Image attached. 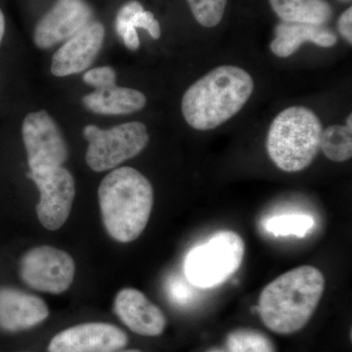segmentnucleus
<instances>
[{
	"label": "nucleus",
	"mask_w": 352,
	"mask_h": 352,
	"mask_svg": "<svg viewBox=\"0 0 352 352\" xmlns=\"http://www.w3.org/2000/svg\"><path fill=\"white\" fill-rule=\"evenodd\" d=\"M254 88V80L245 69L236 66L215 68L183 95V117L198 131L214 129L240 112Z\"/></svg>",
	"instance_id": "nucleus-2"
},
{
	"label": "nucleus",
	"mask_w": 352,
	"mask_h": 352,
	"mask_svg": "<svg viewBox=\"0 0 352 352\" xmlns=\"http://www.w3.org/2000/svg\"><path fill=\"white\" fill-rule=\"evenodd\" d=\"M104 39V25L100 22H90L56 51L52 58L51 73L59 78L82 73L98 56Z\"/></svg>",
	"instance_id": "nucleus-12"
},
{
	"label": "nucleus",
	"mask_w": 352,
	"mask_h": 352,
	"mask_svg": "<svg viewBox=\"0 0 352 352\" xmlns=\"http://www.w3.org/2000/svg\"><path fill=\"white\" fill-rule=\"evenodd\" d=\"M194 285L190 283L186 277L171 275L166 282V294L170 302L178 307H186L195 300L196 291Z\"/></svg>",
	"instance_id": "nucleus-22"
},
{
	"label": "nucleus",
	"mask_w": 352,
	"mask_h": 352,
	"mask_svg": "<svg viewBox=\"0 0 352 352\" xmlns=\"http://www.w3.org/2000/svg\"><path fill=\"white\" fill-rule=\"evenodd\" d=\"M129 342L122 329L108 323H85L58 333L50 352H119Z\"/></svg>",
	"instance_id": "nucleus-11"
},
{
	"label": "nucleus",
	"mask_w": 352,
	"mask_h": 352,
	"mask_svg": "<svg viewBox=\"0 0 352 352\" xmlns=\"http://www.w3.org/2000/svg\"><path fill=\"white\" fill-rule=\"evenodd\" d=\"M314 220L305 214L281 215L270 217L264 221L263 228L266 232L274 236H296L303 238L314 227Z\"/></svg>",
	"instance_id": "nucleus-19"
},
{
	"label": "nucleus",
	"mask_w": 352,
	"mask_h": 352,
	"mask_svg": "<svg viewBox=\"0 0 352 352\" xmlns=\"http://www.w3.org/2000/svg\"><path fill=\"white\" fill-rule=\"evenodd\" d=\"M4 32H6V17H4L2 11L0 10V43H1L2 38H3Z\"/></svg>",
	"instance_id": "nucleus-28"
},
{
	"label": "nucleus",
	"mask_w": 352,
	"mask_h": 352,
	"mask_svg": "<svg viewBox=\"0 0 352 352\" xmlns=\"http://www.w3.org/2000/svg\"><path fill=\"white\" fill-rule=\"evenodd\" d=\"M320 149L336 163L349 161L352 157V129L333 124L322 131Z\"/></svg>",
	"instance_id": "nucleus-18"
},
{
	"label": "nucleus",
	"mask_w": 352,
	"mask_h": 352,
	"mask_svg": "<svg viewBox=\"0 0 352 352\" xmlns=\"http://www.w3.org/2000/svg\"><path fill=\"white\" fill-rule=\"evenodd\" d=\"M346 126H349V129H352V116L351 115H349V118H347Z\"/></svg>",
	"instance_id": "nucleus-29"
},
{
	"label": "nucleus",
	"mask_w": 352,
	"mask_h": 352,
	"mask_svg": "<svg viewBox=\"0 0 352 352\" xmlns=\"http://www.w3.org/2000/svg\"><path fill=\"white\" fill-rule=\"evenodd\" d=\"M116 80L117 75L115 69L108 66L89 69L83 75V82L96 88V90L113 87Z\"/></svg>",
	"instance_id": "nucleus-23"
},
{
	"label": "nucleus",
	"mask_w": 352,
	"mask_h": 352,
	"mask_svg": "<svg viewBox=\"0 0 352 352\" xmlns=\"http://www.w3.org/2000/svg\"><path fill=\"white\" fill-rule=\"evenodd\" d=\"M50 315L47 305L38 296L19 289H0V328L20 332L38 325Z\"/></svg>",
	"instance_id": "nucleus-14"
},
{
	"label": "nucleus",
	"mask_w": 352,
	"mask_h": 352,
	"mask_svg": "<svg viewBox=\"0 0 352 352\" xmlns=\"http://www.w3.org/2000/svg\"><path fill=\"white\" fill-rule=\"evenodd\" d=\"M122 39H124V45L129 48V50H138L140 46V41H139L138 32L134 28H126V32L122 34Z\"/></svg>",
	"instance_id": "nucleus-27"
},
{
	"label": "nucleus",
	"mask_w": 352,
	"mask_h": 352,
	"mask_svg": "<svg viewBox=\"0 0 352 352\" xmlns=\"http://www.w3.org/2000/svg\"><path fill=\"white\" fill-rule=\"evenodd\" d=\"M98 199L104 226L113 239L131 243L145 230L154 191L142 173L129 166L111 171L102 180Z\"/></svg>",
	"instance_id": "nucleus-3"
},
{
	"label": "nucleus",
	"mask_w": 352,
	"mask_h": 352,
	"mask_svg": "<svg viewBox=\"0 0 352 352\" xmlns=\"http://www.w3.org/2000/svg\"><path fill=\"white\" fill-rule=\"evenodd\" d=\"M245 243L234 231H219L193 248L184 259V276L197 288H212L226 282L242 264Z\"/></svg>",
	"instance_id": "nucleus-5"
},
{
	"label": "nucleus",
	"mask_w": 352,
	"mask_h": 352,
	"mask_svg": "<svg viewBox=\"0 0 352 352\" xmlns=\"http://www.w3.org/2000/svg\"><path fill=\"white\" fill-rule=\"evenodd\" d=\"M113 309L120 321L138 335L157 337L166 328L163 311L138 289H122L116 296Z\"/></svg>",
	"instance_id": "nucleus-13"
},
{
	"label": "nucleus",
	"mask_w": 352,
	"mask_h": 352,
	"mask_svg": "<svg viewBox=\"0 0 352 352\" xmlns=\"http://www.w3.org/2000/svg\"><path fill=\"white\" fill-rule=\"evenodd\" d=\"M22 135L32 173L63 166L68 160V147L63 134L45 111L25 116Z\"/></svg>",
	"instance_id": "nucleus-8"
},
{
	"label": "nucleus",
	"mask_w": 352,
	"mask_h": 352,
	"mask_svg": "<svg viewBox=\"0 0 352 352\" xmlns=\"http://www.w3.org/2000/svg\"><path fill=\"white\" fill-rule=\"evenodd\" d=\"M210 352H219V351H210Z\"/></svg>",
	"instance_id": "nucleus-31"
},
{
	"label": "nucleus",
	"mask_w": 352,
	"mask_h": 352,
	"mask_svg": "<svg viewBox=\"0 0 352 352\" xmlns=\"http://www.w3.org/2000/svg\"><path fill=\"white\" fill-rule=\"evenodd\" d=\"M87 139V164L92 170H113L138 156L149 142L147 127L140 122H126L109 129L88 124L83 129Z\"/></svg>",
	"instance_id": "nucleus-6"
},
{
	"label": "nucleus",
	"mask_w": 352,
	"mask_h": 352,
	"mask_svg": "<svg viewBox=\"0 0 352 352\" xmlns=\"http://www.w3.org/2000/svg\"><path fill=\"white\" fill-rule=\"evenodd\" d=\"M275 36L270 48L280 58L291 56L305 41L321 47H332L338 41L337 36L322 25L300 23H281L275 29Z\"/></svg>",
	"instance_id": "nucleus-15"
},
{
	"label": "nucleus",
	"mask_w": 352,
	"mask_h": 352,
	"mask_svg": "<svg viewBox=\"0 0 352 352\" xmlns=\"http://www.w3.org/2000/svg\"><path fill=\"white\" fill-rule=\"evenodd\" d=\"M146 102L142 92L132 88L117 87V85L105 89L95 90L82 98V104L87 110L105 116L138 112L145 107Z\"/></svg>",
	"instance_id": "nucleus-16"
},
{
	"label": "nucleus",
	"mask_w": 352,
	"mask_h": 352,
	"mask_svg": "<svg viewBox=\"0 0 352 352\" xmlns=\"http://www.w3.org/2000/svg\"><path fill=\"white\" fill-rule=\"evenodd\" d=\"M325 289L318 268L298 266L273 280L261 292L258 311L272 332L289 335L302 330L314 314Z\"/></svg>",
	"instance_id": "nucleus-1"
},
{
	"label": "nucleus",
	"mask_w": 352,
	"mask_h": 352,
	"mask_svg": "<svg viewBox=\"0 0 352 352\" xmlns=\"http://www.w3.org/2000/svg\"><path fill=\"white\" fill-rule=\"evenodd\" d=\"M75 270V261L68 252L50 245L32 249L21 261L23 281L32 289L53 295L69 288Z\"/></svg>",
	"instance_id": "nucleus-7"
},
{
	"label": "nucleus",
	"mask_w": 352,
	"mask_h": 352,
	"mask_svg": "<svg viewBox=\"0 0 352 352\" xmlns=\"http://www.w3.org/2000/svg\"><path fill=\"white\" fill-rule=\"evenodd\" d=\"M36 183L41 198L36 206L39 221L48 230L61 228L68 219L76 195L75 180L64 166L27 173Z\"/></svg>",
	"instance_id": "nucleus-9"
},
{
	"label": "nucleus",
	"mask_w": 352,
	"mask_h": 352,
	"mask_svg": "<svg viewBox=\"0 0 352 352\" xmlns=\"http://www.w3.org/2000/svg\"><path fill=\"white\" fill-rule=\"evenodd\" d=\"M274 12L284 22L323 25L333 11L325 0H270Z\"/></svg>",
	"instance_id": "nucleus-17"
},
{
	"label": "nucleus",
	"mask_w": 352,
	"mask_h": 352,
	"mask_svg": "<svg viewBox=\"0 0 352 352\" xmlns=\"http://www.w3.org/2000/svg\"><path fill=\"white\" fill-rule=\"evenodd\" d=\"M129 27L134 28V29H138V28L144 29L154 39L160 38L161 36V27H160L159 22L155 19L153 13L149 11L143 10L136 13L129 21L126 28Z\"/></svg>",
	"instance_id": "nucleus-24"
},
{
	"label": "nucleus",
	"mask_w": 352,
	"mask_h": 352,
	"mask_svg": "<svg viewBox=\"0 0 352 352\" xmlns=\"http://www.w3.org/2000/svg\"><path fill=\"white\" fill-rule=\"evenodd\" d=\"M229 352H276L267 336L252 329H238L227 336Z\"/></svg>",
	"instance_id": "nucleus-20"
},
{
	"label": "nucleus",
	"mask_w": 352,
	"mask_h": 352,
	"mask_svg": "<svg viewBox=\"0 0 352 352\" xmlns=\"http://www.w3.org/2000/svg\"><path fill=\"white\" fill-rule=\"evenodd\" d=\"M92 19V10L85 0H57L38 21L34 34L36 45L48 50L68 41Z\"/></svg>",
	"instance_id": "nucleus-10"
},
{
	"label": "nucleus",
	"mask_w": 352,
	"mask_h": 352,
	"mask_svg": "<svg viewBox=\"0 0 352 352\" xmlns=\"http://www.w3.org/2000/svg\"><path fill=\"white\" fill-rule=\"evenodd\" d=\"M143 6L135 0L127 2L122 8L120 9L118 13L117 18H116V31L120 36H122L124 32H126L127 25L131 18L135 15L136 13L143 11Z\"/></svg>",
	"instance_id": "nucleus-25"
},
{
	"label": "nucleus",
	"mask_w": 352,
	"mask_h": 352,
	"mask_svg": "<svg viewBox=\"0 0 352 352\" xmlns=\"http://www.w3.org/2000/svg\"><path fill=\"white\" fill-rule=\"evenodd\" d=\"M187 2L197 22L204 27L212 28L221 22L227 0H187Z\"/></svg>",
	"instance_id": "nucleus-21"
},
{
	"label": "nucleus",
	"mask_w": 352,
	"mask_h": 352,
	"mask_svg": "<svg viewBox=\"0 0 352 352\" xmlns=\"http://www.w3.org/2000/svg\"><path fill=\"white\" fill-rule=\"evenodd\" d=\"M119 352H142L140 351H138V349H126V351H124V349H122V351Z\"/></svg>",
	"instance_id": "nucleus-30"
},
{
	"label": "nucleus",
	"mask_w": 352,
	"mask_h": 352,
	"mask_svg": "<svg viewBox=\"0 0 352 352\" xmlns=\"http://www.w3.org/2000/svg\"><path fill=\"white\" fill-rule=\"evenodd\" d=\"M322 131L323 126L314 111L300 106L285 109L268 131V155L286 173L305 170L320 150Z\"/></svg>",
	"instance_id": "nucleus-4"
},
{
	"label": "nucleus",
	"mask_w": 352,
	"mask_h": 352,
	"mask_svg": "<svg viewBox=\"0 0 352 352\" xmlns=\"http://www.w3.org/2000/svg\"><path fill=\"white\" fill-rule=\"evenodd\" d=\"M339 32L347 43L352 44V8L349 7L346 9L342 15L340 16L339 23H338Z\"/></svg>",
	"instance_id": "nucleus-26"
}]
</instances>
